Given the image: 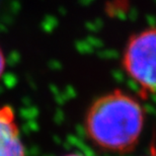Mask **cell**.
<instances>
[{"label": "cell", "mask_w": 156, "mask_h": 156, "mask_svg": "<svg viewBox=\"0 0 156 156\" xmlns=\"http://www.w3.org/2000/svg\"><path fill=\"white\" fill-rule=\"evenodd\" d=\"M62 156H87V155L81 153V152H70V153H66Z\"/></svg>", "instance_id": "cell-5"}, {"label": "cell", "mask_w": 156, "mask_h": 156, "mask_svg": "<svg viewBox=\"0 0 156 156\" xmlns=\"http://www.w3.org/2000/svg\"><path fill=\"white\" fill-rule=\"evenodd\" d=\"M122 68L143 95L156 93V27L133 34L121 58Z\"/></svg>", "instance_id": "cell-2"}, {"label": "cell", "mask_w": 156, "mask_h": 156, "mask_svg": "<svg viewBox=\"0 0 156 156\" xmlns=\"http://www.w3.org/2000/svg\"><path fill=\"white\" fill-rule=\"evenodd\" d=\"M146 112L141 101L122 89L111 90L90 102L83 132L96 149L108 154L132 152L141 140Z\"/></svg>", "instance_id": "cell-1"}, {"label": "cell", "mask_w": 156, "mask_h": 156, "mask_svg": "<svg viewBox=\"0 0 156 156\" xmlns=\"http://www.w3.org/2000/svg\"><path fill=\"white\" fill-rule=\"evenodd\" d=\"M5 68H6V59L5 55L3 53L2 49L0 48V79L2 78L3 74L5 72Z\"/></svg>", "instance_id": "cell-4"}, {"label": "cell", "mask_w": 156, "mask_h": 156, "mask_svg": "<svg viewBox=\"0 0 156 156\" xmlns=\"http://www.w3.org/2000/svg\"><path fill=\"white\" fill-rule=\"evenodd\" d=\"M143 156H156V152L154 150H151L150 152H149V153L143 155Z\"/></svg>", "instance_id": "cell-6"}, {"label": "cell", "mask_w": 156, "mask_h": 156, "mask_svg": "<svg viewBox=\"0 0 156 156\" xmlns=\"http://www.w3.org/2000/svg\"><path fill=\"white\" fill-rule=\"evenodd\" d=\"M0 156H27L13 108L0 105Z\"/></svg>", "instance_id": "cell-3"}]
</instances>
